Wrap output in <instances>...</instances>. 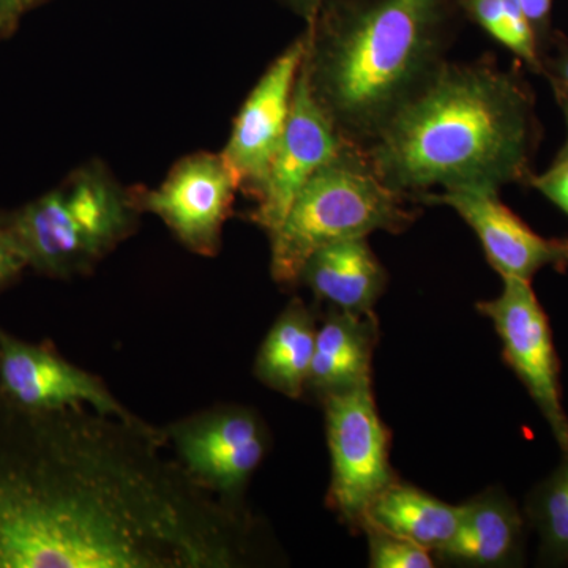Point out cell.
<instances>
[{
    "label": "cell",
    "instance_id": "cell-1",
    "mask_svg": "<svg viewBox=\"0 0 568 568\" xmlns=\"http://www.w3.org/2000/svg\"><path fill=\"white\" fill-rule=\"evenodd\" d=\"M252 529L190 477L160 426L0 390V568H239Z\"/></svg>",
    "mask_w": 568,
    "mask_h": 568
},
{
    "label": "cell",
    "instance_id": "cell-2",
    "mask_svg": "<svg viewBox=\"0 0 568 568\" xmlns=\"http://www.w3.org/2000/svg\"><path fill=\"white\" fill-rule=\"evenodd\" d=\"M534 141L532 100L517 74L446 61L362 151L413 203L435 186L499 193L528 178Z\"/></svg>",
    "mask_w": 568,
    "mask_h": 568
},
{
    "label": "cell",
    "instance_id": "cell-3",
    "mask_svg": "<svg viewBox=\"0 0 568 568\" xmlns=\"http://www.w3.org/2000/svg\"><path fill=\"white\" fill-rule=\"evenodd\" d=\"M458 0H327L302 70L349 144L365 148L447 61Z\"/></svg>",
    "mask_w": 568,
    "mask_h": 568
},
{
    "label": "cell",
    "instance_id": "cell-4",
    "mask_svg": "<svg viewBox=\"0 0 568 568\" xmlns=\"http://www.w3.org/2000/svg\"><path fill=\"white\" fill-rule=\"evenodd\" d=\"M29 268L54 280L88 275L140 226L136 192L99 160L51 192L3 213Z\"/></svg>",
    "mask_w": 568,
    "mask_h": 568
},
{
    "label": "cell",
    "instance_id": "cell-5",
    "mask_svg": "<svg viewBox=\"0 0 568 568\" xmlns=\"http://www.w3.org/2000/svg\"><path fill=\"white\" fill-rule=\"evenodd\" d=\"M409 197L388 189L362 148L346 144L295 197L271 239V274L280 286L298 284L317 250L376 231L405 233L418 219Z\"/></svg>",
    "mask_w": 568,
    "mask_h": 568
},
{
    "label": "cell",
    "instance_id": "cell-6",
    "mask_svg": "<svg viewBox=\"0 0 568 568\" xmlns=\"http://www.w3.org/2000/svg\"><path fill=\"white\" fill-rule=\"evenodd\" d=\"M323 403L332 466L327 506L343 525L361 529L373 500L398 480L390 466V432L377 413L372 384Z\"/></svg>",
    "mask_w": 568,
    "mask_h": 568
},
{
    "label": "cell",
    "instance_id": "cell-7",
    "mask_svg": "<svg viewBox=\"0 0 568 568\" xmlns=\"http://www.w3.org/2000/svg\"><path fill=\"white\" fill-rule=\"evenodd\" d=\"M175 459L224 506L244 511V493L268 452V432L253 409L222 405L164 426Z\"/></svg>",
    "mask_w": 568,
    "mask_h": 568
},
{
    "label": "cell",
    "instance_id": "cell-8",
    "mask_svg": "<svg viewBox=\"0 0 568 568\" xmlns=\"http://www.w3.org/2000/svg\"><path fill=\"white\" fill-rule=\"evenodd\" d=\"M503 280L499 297L478 302L477 312L495 325L503 342L504 361L528 388L568 455V418L560 399L559 361L547 313L528 280Z\"/></svg>",
    "mask_w": 568,
    "mask_h": 568
},
{
    "label": "cell",
    "instance_id": "cell-9",
    "mask_svg": "<svg viewBox=\"0 0 568 568\" xmlns=\"http://www.w3.org/2000/svg\"><path fill=\"white\" fill-rule=\"evenodd\" d=\"M237 192L222 153L197 152L175 164L159 189L136 192V200L142 213L159 216L189 252L213 257Z\"/></svg>",
    "mask_w": 568,
    "mask_h": 568
},
{
    "label": "cell",
    "instance_id": "cell-10",
    "mask_svg": "<svg viewBox=\"0 0 568 568\" xmlns=\"http://www.w3.org/2000/svg\"><path fill=\"white\" fill-rule=\"evenodd\" d=\"M306 44L304 31L276 55L235 115L233 132L220 152L233 171L239 192L254 201L263 194L272 160L286 132Z\"/></svg>",
    "mask_w": 568,
    "mask_h": 568
},
{
    "label": "cell",
    "instance_id": "cell-11",
    "mask_svg": "<svg viewBox=\"0 0 568 568\" xmlns=\"http://www.w3.org/2000/svg\"><path fill=\"white\" fill-rule=\"evenodd\" d=\"M0 390L13 402L41 410L91 407L138 418L102 377L71 364L51 343H29L0 327Z\"/></svg>",
    "mask_w": 568,
    "mask_h": 568
},
{
    "label": "cell",
    "instance_id": "cell-12",
    "mask_svg": "<svg viewBox=\"0 0 568 568\" xmlns=\"http://www.w3.org/2000/svg\"><path fill=\"white\" fill-rule=\"evenodd\" d=\"M346 144L313 99L301 67L290 122L250 220L265 234H274L306 182Z\"/></svg>",
    "mask_w": 568,
    "mask_h": 568
},
{
    "label": "cell",
    "instance_id": "cell-13",
    "mask_svg": "<svg viewBox=\"0 0 568 568\" xmlns=\"http://www.w3.org/2000/svg\"><path fill=\"white\" fill-rule=\"evenodd\" d=\"M414 204L447 205L473 227L484 246L489 265L503 278L532 280L548 265H568V241L541 237L515 215L499 194L488 190H444V193H422Z\"/></svg>",
    "mask_w": 568,
    "mask_h": 568
},
{
    "label": "cell",
    "instance_id": "cell-14",
    "mask_svg": "<svg viewBox=\"0 0 568 568\" xmlns=\"http://www.w3.org/2000/svg\"><path fill=\"white\" fill-rule=\"evenodd\" d=\"M379 342L375 313L331 308L317 324L315 355L306 390L317 398L372 384V364Z\"/></svg>",
    "mask_w": 568,
    "mask_h": 568
},
{
    "label": "cell",
    "instance_id": "cell-15",
    "mask_svg": "<svg viewBox=\"0 0 568 568\" xmlns=\"http://www.w3.org/2000/svg\"><path fill=\"white\" fill-rule=\"evenodd\" d=\"M387 272L366 237L346 239L317 250L302 268L305 284L331 308L373 312L387 286Z\"/></svg>",
    "mask_w": 568,
    "mask_h": 568
},
{
    "label": "cell",
    "instance_id": "cell-16",
    "mask_svg": "<svg viewBox=\"0 0 568 568\" xmlns=\"http://www.w3.org/2000/svg\"><path fill=\"white\" fill-rule=\"evenodd\" d=\"M523 519L510 499L497 491L462 506L457 532L436 552L440 559L474 567H503L518 558Z\"/></svg>",
    "mask_w": 568,
    "mask_h": 568
},
{
    "label": "cell",
    "instance_id": "cell-17",
    "mask_svg": "<svg viewBox=\"0 0 568 568\" xmlns=\"http://www.w3.org/2000/svg\"><path fill=\"white\" fill-rule=\"evenodd\" d=\"M316 332L315 313L302 298H293L265 335L253 375L265 387L287 398L304 396L315 355Z\"/></svg>",
    "mask_w": 568,
    "mask_h": 568
},
{
    "label": "cell",
    "instance_id": "cell-18",
    "mask_svg": "<svg viewBox=\"0 0 568 568\" xmlns=\"http://www.w3.org/2000/svg\"><path fill=\"white\" fill-rule=\"evenodd\" d=\"M459 519L462 506L443 503L422 489L395 480L373 500L364 523H373L377 528L437 552L455 536Z\"/></svg>",
    "mask_w": 568,
    "mask_h": 568
},
{
    "label": "cell",
    "instance_id": "cell-19",
    "mask_svg": "<svg viewBox=\"0 0 568 568\" xmlns=\"http://www.w3.org/2000/svg\"><path fill=\"white\" fill-rule=\"evenodd\" d=\"M362 530L368 537L369 567L373 568H432V551L405 537L395 536L365 521Z\"/></svg>",
    "mask_w": 568,
    "mask_h": 568
},
{
    "label": "cell",
    "instance_id": "cell-20",
    "mask_svg": "<svg viewBox=\"0 0 568 568\" xmlns=\"http://www.w3.org/2000/svg\"><path fill=\"white\" fill-rule=\"evenodd\" d=\"M540 525L552 551L568 556V459L541 496Z\"/></svg>",
    "mask_w": 568,
    "mask_h": 568
},
{
    "label": "cell",
    "instance_id": "cell-21",
    "mask_svg": "<svg viewBox=\"0 0 568 568\" xmlns=\"http://www.w3.org/2000/svg\"><path fill=\"white\" fill-rule=\"evenodd\" d=\"M459 9L469 20L480 26L497 43L511 51V33L508 28L504 0H458Z\"/></svg>",
    "mask_w": 568,
    "mask_h": 568
},
{
    "label": "cell",
    "instance_id": "cell-22",
    "mask_svg": "<svg viewBox=\"0 0 568 568\" xmlns=\"http://www.w3.org/2000/svg\"><path fill=\"white\" fill-rule=\"evenodd\" d=\"M26 268H29L28 261L7 224L6 215L0 213V293L17 282Z\"/></svg>",
    "mask_w": 568,
    "mask_h": 568
},
{
    "label": "cell",
    "instance_id": "cell-23",
    "mask_svg": "<svg viewBox=\"0 0 568 568\" xmlns=\"http://www.w3.org/2000/svg\"><path fill=\"white\" fill-rule=\"evenodd\" d=\"M530 182L568 215V160L555 162L547 173L530 179Z\"/></svg>",
    "mask_w": 568,
    "mask_h": 568
},
{
    "label": "cell",
    "instance_id": "cell-24",
    "mask_svg": "<svg viewBox=\"0 0 568 568\" xmlns=\"http://www.w3.org/2000/svg\"><path fill=\"white\" fill-rule=\"evenodd\" d=\"M518 3L537 32V28H541L548 20L552 0H518Z\"/></svg>",
    "mask_w": 568,
    "mask_h": 568
},
{
    "label": "cell",
    "instance_id": "cell-25",
    "mask_svg": "<svg viewBox=\"0 0 568 568\" xmlns=\"http://www.w3.org/2000/svg\"><path fill=\"white\" fill-rule=\"evenodd\" d=\"M283 2L308 26L315 22L317 14L323 10L324 3L327 0H283Z\"/></svg>",
    "mask_w": 568,
    "mask_h": 568
},
{
    "label": "cell",
    "instance_id": "cell-26",
    "mask_svg": "<svg viewBox=\"0 0 568 568\" xmlns=\"http://www.w3.org/2000/svg\"><path fill=\"white\" fill-rule=\"evenodd\" d=\"M43 2H47V0H0V11L20 21L22 14L36 9Z\"/></svg>",
    "mask_w": 568,
    "mask_h": 568
},
{
    "label": "cell",
    "instance_id": "cell-27",
    "mask_svg": "<svg viewBox=\"0 0 568 568\" xmlns=\"http://www.w3.org/2000/svg\"><path fill=\"white\" fill-rule=\"evenodd\" d=\"M552 71H555V81L560 93H562L564 99H568V52L555 63Z\"/></svg>",
    "mask_w": 568,
    "mask_h": 568
},
{
    "label": "cell",
    "instance_id": "cell-28",
    "mask_svg": "<svg viewBox=\"0 0 568 568\" xmlns=\"http://www.w3.org/2000/svg\"><path fill=\"white\" fill-rule=\"evenodd\" d=\"M18 26V20L9 17V14L0 11V40L7 39L11 32L14 31V28Z\"/></svg>",
    "mask_w": 568,
    "mask_h": 568
},
{
    "label": "cell",
    "instance_id": "cell-29",
    "mask_svg": "<svg viewBox=\"0 0 568 568\" xmlns=\"http://www.w3.org/2000/svg\"><path fill=\"white\" fill-rule=\"evenodd\" d=\"M564 112H566V122H567V140L564 148L560 149L558 156H556V162H562V160H568V99H564Z\"/></svg>",
    "mask_w": 568,
    "mask_h": 568
}]
</instances>
